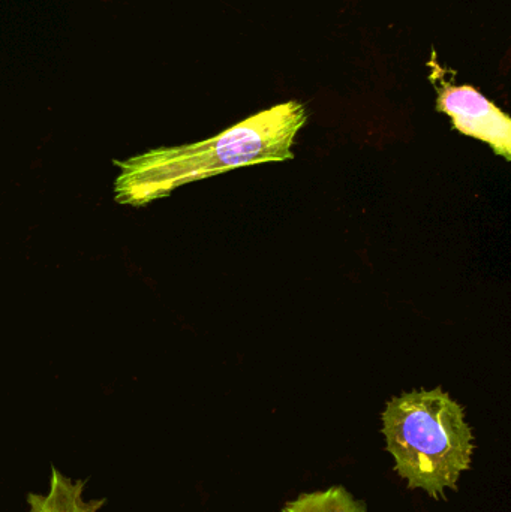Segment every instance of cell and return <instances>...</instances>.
Instances as JSON below:
<instances>
[{
    "label": "cell",
    "mask_w": 511,
    "mask_h": 512,
    "mask_svg": "<svg viewBox=\"0 0 511 512\" xmlns=\"http://www.w3.org/2000/svg\"><path fill=\"white\" fill-rule=\"evenodd\" d=\"M308 120L305 105L288 101L260 111L221 134L179 147L153 149L116 161L119 204L143 207L180 186L240 167L294 159L293 144Z\"/></svg>",
    "instance_id": "1"
},
{
    "label": "cell",
    "mask_w": 511,
    "mask_h": 512,
    "mask_svg": "<svg viewBox=\"0 0 511 512\" xmlns=\"http://www.w3.org/2000/svg\"><path fill=\"white\" fill-rule=\"evenodd\" d=\"M381 420L386 450L408 489L423 490L435 501L458 489L476 444L465 409L449 393L438 387L393 397Z\"/></svg>",
    "instance_id": "2"
},
{
    "label": "cell",
    "mask_w": 511,
    "mask_h": 512,
    "mask_svg": "<svg viewBox=\"0 0 511 512\" xmlns=\"http://www.w3.org/2000/svg\"><path fill=\"white\" fill-rule=\"evenodd\" d=\"M437 110L452 119L453 128L489 144L511 161V120L494 102L471 86L444 84L438 90Z\"/></svg>",
    "instance_id": "3"
},
{
    "label": "cell",
    "mask_w": 511,
    "mask_h": 512,
    "mask_svg": "<svg viewBox=\"0 0 511 512\" xmlns=\"http://www.w3.org/2000/svg\"><path fill=\"white\" fill-rule=\"evenodd\" d=\"M87 480H71V478L51 469L50 492L48 495L27 496L32 512H98L104 507L105 499L84 501L83 492Z\"/></svg>",
    "instance_id": "4"
},
{
    "label": "cell",
    "mask_w": 511,
    "mask_h": 512,
    "mask_svg": "<svg viewBox=\"0 0 511 512\" xmlns=\"http://www.w3.org/2000/svg\"><path fill=\"white\" fill-rule=\"evenodd\" d=\"M281 512H368V508L345 487L332 486L326 490L302 493L294 501L287 502Z\"/></svg>",
    "instance_id": "5"
}]
</instances>
